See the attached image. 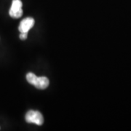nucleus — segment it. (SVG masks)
Masks as SVG:
<instances>
[{"label": "nucleus", "instance_id": "obj_1", "mask_svg": "<svg viewBox=\"0 0 131 131\" xmlns=\"http://www.w3.org/2000/svg\"><path fill=\"white\" fill-rule=\"evenodd\" d=\"M26 120L28 123H34L37 125H42L44 122V118L39 112L30 110L26 114Z\"/></svg>", "mask_w": 131, "mask_h": 131}, {"label": "nucleus", "instance_id": "obj_2", "mask_svg": "<svg viewBox=\"0 0 131 131\" xmlns=\"http://www.w3.org/2000/svg\"><path fill=\"white\" fill-rule=\"evenodd\" d=\"M9 15L13 18H20L23 15L22 2L20 0H13L12 5L9 11Z\"/></svg>", "mask_w": 131, "mask_h": 131}, {"label": "nucleus", "instance_id": "obj_3", "mask_svg": "<svg viewBox=\"0 0 131 131\" xmlns=\"http://www.w3.org/2000/svg\"><path fill=\"white\" fill-rule=\"evenodd\" d=\"M34 25V19L32 18H26L22 20L19 25L18 29L20 33H28V31Z\"/></svg>", "mask_w": 131, "mask_h": 131}, {"label": "nucleus", "instance_id": "obj_4", "mask_svg": "<svg viewBox=\"0 0 131 131\" xmlns=\"http://www.w3.org/2000/svg\"><path fill=\"white\" fill-rule=\"evenodd\" d=\"M50 84L49 80L47 79L46 77H40L37 78V80L35 81L34 85L37 88V89L44 90L46 89L48 85Z\"/></svg>", "mask_w": 131, "mask_h": 131}, {"label": "nucleus", "instance_id": "obj_5", "mask_svg": "<svg viewBox=\"0 0 131 131\" xmlns=\"http://www.w3.org/2000/svg\"><path fill=\"white\" fill-rule=\"evenodd\" d=\"M37 76H36L34 73H31V72L28 73L26 75V80H27V81H28L30 84H33V85L34 84V82H35V81L37 80Z\"/></svg>", "mask_w": 131, "mask_h": 131}, {"label": "nucleus", "instance_id": "obj_6", "mask_svg": "<svg viewBox=\"0 0 131 131\" xmlns=\"http://www.w3.org/2000/svg\"><path fill=\"white\" fill-rule=\"evenodd\" d=\"M27 34H28V33H20L19 37L22 40H25V39H27Z\"/></svg>", "mask_w": 131, "mask_h": 131}]
</instances>
